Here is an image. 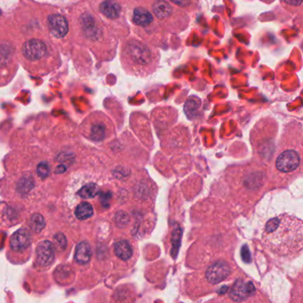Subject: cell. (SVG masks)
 Instances as JSON below:
<instances>
[{"mask_svg": "<svg viewBox=\"0 0 303 303\" xmlns=\"http://www.w3.org/2000/svg\"><path fill=\"white\" fill-rule=\"evenodd\" d=\"M262 240L270 251L278 256L297 254L302 249V222L286 214L274 217L265 225Z\"/></svg>", "mask_w": 303, "mask_h": 303, "instance_id": "obj_1", "label": "cell"}, {"mask_svg": "<svg viewBox=\"0 0 303 303\" xmlns=\"http://www.w3.org/2000/svg\"><path fill=\"white\" fill-rule=\"evenodd\" d=\"M232 272L230 266L222 260L217 262L208 268L206 272V278L209 283L212 284H217L222 282L226 280Z\"/></svg>", "mask_w": 303, "mask_h": 303, "instance_id": "obj_2", "label": "cell"}, {"mask_svg": "<svg viewBox=\"0 0 303 303\" xmlns=\"http://www.w3.org/2000/svg\"><path fill=\"white\" fill-rule=\"evenodd\" d=\"M300 156L294 150L283 152L276 160V168L283 172L294 171L300 164Z\"/></svg>", "mask_w": 303, "mask_h": 303, "instance_id": "obj_3", "label": "cell"}, {"mask_svg": "<svg viewBox=\"0 0 303 303\" xmlns=\"http://www.w3.org/2000/svg\"><path fill=\"white\" fill-rule=\"evenodd\" d=\"M46 46L44 42L38 40H28L22 46L24 56L33 62L43 58L46 54Z\"/></svg>", "mask_w": 303, "mask_h": 303, "instance_id": "obj_4", "label": "cell"}, {"mask_svg": "<svg viewBox=\"0 0 303 303\" xmlns=\"http://www.w3.org/2000/svg\"><path fill=\"white\" fill-rule=\"evenodd\" d=\"M256 288L252 282H244V281H238L230 292V297L234 302H243L250 298L254 294Z\"/></svg>", "mask_w": 303, "mask_h": 303, "instance_id": "obj_5", "label": "cell"}, {"mask_svg": "<svg viewBox=\"0 0 303 303\" xmlns=\"http://www.w3.org/2000/svg\"><path fill=\"white\" fill-rule=\"evenodd\" d=\"M128 54L132 62H134L139 66L147 65L152 59L150 50L144 44L139 42H136L129 46Z\"/></svg>", "mask_w": 303, "mask_h": 303, "instance_id": "obj_6", "label": "cell"}, {"mask_svg": "<svg viewBox=\"0 0 303 303\" xmlns=\"http://www.w3.org/2000/svg\"><path fill=\"white\" fill-rule=\"evenodd\" d=\"M48 27L52 36L62 38L68 33V22L62 16L54 14L48 18Z\"/></svg>", "mask_w": 303, "mask_h": 303, "instance_id": "obj_7", "label": "cell"}, {"mask_svg": "<svg viewBox=\"0 0 303 303\" xmlns=\"http://www.w3.org/2000/svg\"><path fill=\"white\" fill-rule=\"evenodd\" d=\"M54 258V249L49 241L40 244L36 248V260L41 266H48L52 264Z\"/></svg>", "mask_w": 303, "mask_h": 303, "instance_id": "obj_8", "label": "cell"}, {"mask_svg": "<svg viewBox=\"0 0 303 303\" xmlns=\"http://www.w3.org/2000/svg\"><path fill=\"white\" fill-rule=\"evenodd\" d=\"M30 244V236L28 232L24 230H20L16 232L10 240V244L12 250L17 252L24 251L25 249H27Z\"/></svg>", "mask_w": 303, "mask_h": 303, "instance_id": "obj_9", "label": "cell"}, {"mask_svg": "<svg viewBox=\"0 0 303 303\" xmlns=\"http://www.w3.org/2000/svg\"><path fill=\"white\" fill-rule=\"evenodd\" d=\"M120 4L113 0H106L100 4V12L110 19H116L120 14Z\"/></svg>", "mask_w": 303, "mask_h": 303, "instance_id": "obj_10", "label": "cell"}, {"mask_svg": "<svg viewBox=\"0 0 303 303\" xmlns=\"http://www.w3.org/2000/svg\"><path fill=\"white\" fill-rule=\"evenodd\" d=\"M92 256L91 248L86 242L78 244L76 248L75 258L80 264H86L89 262Z\"/></svg>", "mask_w": 303, "mask_h": 303, "instance_id": "obj_11", "label": "cell"}, {"mask_svg": "<svg viewBox=\"0 0 303 303\" xmlns=\"http://www.w3.org/2000/svg\"><path fill=\"white\" fill-rule=\"evenodd\" d=\"M134 22L137 25L140 26H147L148 24H150L153 20V16L152 14L142 9V8H136L134 12Z\"/></svg>", "mask_w": 303, "mask_h": 303, "instance_id": "obj_12", "label": "cell"}, {"mask_svg": "<svg viewBox=\"0 0 303 303\" xmlns=\"http://www.w3.org/2000/svg\"><path fill=\"white\" fill-rule=\"evenodd\" d=\"M115 254L120 259L128 260L132 257V248L128 241H120L115 244Z\"/></svg>", "mask_w": 303, "mask_h": 303, "instance_id": "obj_13", "label": "cell"}, {"mask_svg": "<svg viewBox=\"0 0 303 303\" xmlns=\"http://www.w3.org/2000/svg\"><path fill=\"white\" fill-rule=\"evenodd\" d=\"M153 11L158 18L164 19L171 14L172 8L166 1L158 0L153 6Z\"/></svg>", "mask_w": 303, "mask_h": 303, "instance_id": "obj_14", "label": "cell"}, {"mask_svg": "<svg viewBox=\"0 0 303 303\" xmlns=\"http://www.w3.org/2000/svg\"><path fill=\"white\" fill-rule=\"evenodd\" d=\"M201 106V102L198 98L196 97H190L188 100L186 102L184 108L185 112L188 118H193L196 114L198 110H200Z\"/></svg>", "mask_w": 303, "mask_h": 303, "instance_id": "obj_15", "label": "cell"}, {"mask_svg": "<svg viewBox=\"0 0 303 303\" xmlns=\"http://www.w3.org/2000/svg\"><path fill=\"white\" fill-rule=\"evenodd\" d=\"M92 214H94V209L90 204H80V206L76 208V216L78 219H88L92 216Z\"/></svg>", "mask_w": 303, "mask_h": 303, "instance_id": "obj_16", "label": "cell"}, {"mask_svg": "<svg viewBox=\"0 0 303 303\" xmlns=\"http://www.w3.org/2000/svg\"><path fill=\"white\" fill-rule=\"evenodd\" d=\"M98 192H99V188L96 186V184H88V185H86V186L82 188L78 194L83 198H92L98 194Z\"/></svg>", "mask_w": 303, "mask_h": 303, "instance_id": "obj_17", "label": "cell"}, {"mask_svg": "<svg viewBox=\"0 0 303 303\" xmlns=\"http://www.w3.org/2000/svg\"><path fill=\"white\" fill-rule=\"evenodd\" d=\"M30 226L32 230L35 232H40L44 227V220L38 214H35L32 216L30 220Z\"/></svg>", "mask_w": 303, "mask_h": 303, "instance_id": "obj_18", "label": "cell"}, {"mask_svg": "<svg viewBox=\"0 0 303 303\" xmlns=\"http://www.w3.org/2000/svg\"><path fill=\"white\" fill-rule=\"evenodd\" d=\"M106 134L105 126L102 124H94L92 128V137L94 140H100L104 139Z\"/></svg>", "mask_w": 303, "mask_h": 303, "instance_id": "obj_19", "label": "cell"}, {"mask_svg": "<svg viewBox=\"0 0 303 303\" xmlns=\"http://www.w3.org/2000/svg\"><path fill=\"white\" fill-rule=\"evenodd\" d=\"M38 174L41 177V178H46V176L49 174V172H50V168L46 163H41L38 164Z\"/></svg>", "mask_w": 303, "mask_h": 303, "instance_id": "obj_20", "label": "cell"}, {"mask_svg": "<svg viewBox=\"0 0 303 303\" xmlns=\"http://www.w3.org/2000/svg\"><path fill=\"white\" fill-rule=\"evenodd\" d=\"M128 220H129V217H128V214H124L123 212H118L116 216V224H118L120 226H124V225H126L128 222Z\"/></svg>", "mask_w": 303, "mask_h": 303, "instance_id": "obj_21", "label": "cell"}, {"mask_svg": "<svg viewBox=\"0 0 303 303\" xmlns=\"http://www.w3.org/2000/svg\"><path fill=\"white\" fill-rule=\"evenodd\" d=\"M172 1L180 6H187L188 4L190 3V0H172Z\"/></svg>", "mask_w": 303, "mask_h": 303, "instance_id": "obj_22", "label": "cell"}, {"mask_svg": "<svg viewBox=\"0 0 303 303\" xmlns=\"http://www.w3.org/2000/svg\"><path fill=\"white\" fill-rule=\"evenodd\" d=\"M284 1L291 6H300L302 2V0H284Z\"/></svg>", "mask_w": 303, "mask_h": 303, "instance_id": "obj_23", "label": "cell"}]
</instances>
